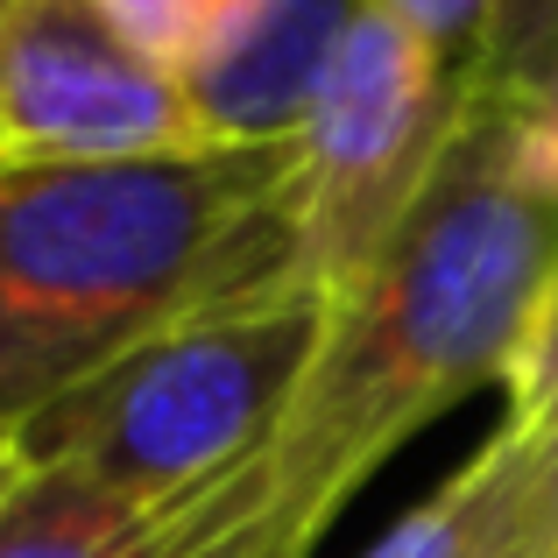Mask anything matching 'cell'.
Masks as SVG:
<instances>
[{
    "label": "cell",
    "instance_id": "obj_1",
    "mask_svg": "<svg viewBox=\"0 0 558 558\" xmlns=\"http://www.w3.org/2000/svg\"><path fill=\"white\" fill-rule=\"evenodd\" d=\"M558 255V213L509 184L495 135L460 99L452 149L389 247L332 298L326 332L241 466V523L213 558H312L332 517L481 381H502L537 276Z\"/></svg>",
    "mask_w": 558,
    "mask_h": 558
},
{
    "label": "cell",
    "instance_id": "obj_2",
    "mask_svg": "<svg viewBox=\"0 0 558 558\" xmlns=\"http://www.w3.org/2000/svg\"><path fill=\"white\" fill-rule=\"evenodd\" d=\"M290 142L0 170V438L219 298L283 290Z\"/></svg>",
    "mask_w": 558,
    "mask_h": 558
},
{
    "label": "cell",
    "instance_id": "obj_3",
    "mask_svg": "<svg viewBox=\"0 0 558 558\" xmlns=\"http://www.w3.org/2000/svg\"><path fill=\"white\" fill-rule=\"evenodd\" d=\"M326 312V298L298 290L198 304L64 389L8 438V452L22 466H64L142 509L191 502L269 446Z\"/></svg>",
    "mask_w": 558,
    "mask_h": 558
},
{
    "label": "cell",
    "instance_id": "obj_4",
    "mask_svg": "<svg viewBox=\"0 0 558 558\" xmlns=\"http://www.w3.org/2000/svg\"><path fill=\"white\" fill-rule=\"evenodd\" d=\"M460 128V64L361 0L290 135L283 290L340 298L424 198Z\"/></svg>",
    "mask_w": 558,
    "mask_h": 558
},
{
    "label": "cell",
    "instance_id": "obj_5",
    "mask_svg": "<svg viewBox=\"0 0 558 558\" xmlns=\"http://www.w3.org/2000/svg\"><path fill=\"white\" fill-rule=\"evenodd\" d=\"M205 149L184 85L85 0H0V170Z\"/></svg>",
    "mask_w": 558,
    "mask_h": 558
},
{
    "label": "cell",
    "instance_id": "obj_6",
    "mask_svg": "<svg viewBox=\"0 0 558 558\" xmlns=\"http://www.w3.org/2000/svg\"><path fill=\"white\" fill-rule=\"evenodd\" d=\"M354 14L361 0H233L178 78L205 149H276L298 135Z\"/></svg>",
    "mask_w": 558,
    "mask_h": 558
},
{
    "label": "cell",
    "instance_id": "obj_7",
    "mask_svg": "<svg viewBox=\"0 0 558 558\" xmlns=\"http://www.w3.org/2000/svg\"><path fill=\"white\" fill-rule=\"evenodd\" d=\"M233 523H241L233 474L163 509L121 502V495L64 474V466H22V460L0 488V558H213Z\"/></svg>",
    "mask_w": 558,
    "mask_h": 558
},
{
    "label": "cell",
    "instance_id": "obj_8",
    "mask_svg": "<svg viewBox=\"0 0 558 558\" xmlns=\"http://www.w3.org/2000/svg\"><path fill=\"white\" fill-rule=\"evenodd\" d=\"M466 107L488 121L495 156H502L509 184H517L531 205L558 213V50L531 71V78L509 85L502 99H466Z\"/></svg>",
    "mask_w": 558,
    "mask_h": 558
},
{
    "label": "cell",
    "instance_id": "obj_9",
    "mask_svg": "<svg viewBox=\"0 0 558 558\" xmlns=\"http://www.w3.org/2000/svg\"><path fill=\"white\" fill-rule=\"evenodd\" d=\"M502 396H509V410H502L509 432L558 438V255L537 276L531 304H523V326L502 361Z\"/></svg>",
    "mask_w": 558,
    "mask_h": 558
},
{
    "label": "cell",
    "instance_id": "obj_10",
    "mask_svg": "<svg viewBox=\"0 0 558 558\" xmlns=\"http://www.w3.org/2000/svg\"><path fill=\"white\" fill-rule=\"evenodd\" d=\"M551 50H558V0H488L474 50L460 57V93L466 99H502Z\"/></svg>",
    "mask_w": 558,
    "mask_h": 558
},
{
    "label": "cell",
    "instance_id": "obj_11",
    "mask_svg": "<svg viewBox=\"0 0 558 558\" xmlns=\"http://www.w3.org/2000/svg\"><path fill=\"white\" fill-rule=\"evenodd\" d=\"M128 50H142L149 64H163L170 78H184V64L213 43V28L233 14V0H85Z\"/></svg>",
    "mask_w": 558,
    "mask_h": 558
},
{
    "label": "cell",
    "instance_id": "obj_12",
    "mask_svg": "<svg viewBox=\"0 0 558 558\" xmlns=\"http://www.w3.org/2000/svg\"><path fill=\"white\" fill-rule=\"evenodd\" d=\"M368 8L396 14L410 36H424L438 57H452V64H460V57L474 50V36H481V14H488V0H368Z\"/></svg>",
    "mask_w": 558,
    "mask_h": 558
},
{
    "label": "cell",
    "instance_id": "obj_13",
    "mask_svg": "<svg viewBox=\"0 0 558 558\" xmlns=\"http://www.w3.org/2000/svg\"><path fill=\"white\" fill-rule=\"evenodd\" d=\"M531 558H558V438L537 460V509H531Z\"/></svg>",
    "mask_w": 558,
    "mask_h": 558
},
{
    "label": "cell",
    "instance_id": "obj_14",
    "mask_svg": "<svg viewBox=\"0 0 558 558\" xmlns=\"http://www.w3.org/2000/svg\"><path fill=\"white\" fill-rule=\"evenodd\" d=\"M8 474H14V460H8V446H0V488H8Z\"/></svg>",
    "mask_w": 558,
    "mask_h": 558
},
{
    "label": "cell",
    "instance_id": "obj_15",
    "mask_svg": "<svg viewBox=\"0 0 558 558\" xmlns=\"http://www.w3.org/2000/svg\"><path fill=\"white\" fill-rule=\"evenodd\" d=\"M0 446H8V438H0Z\"/></svg>",
    "mask_w": 558,
    "mask_h": 558
}]
</instances>
